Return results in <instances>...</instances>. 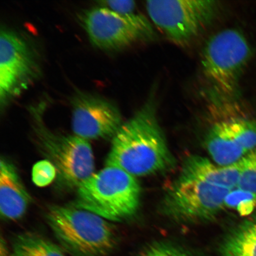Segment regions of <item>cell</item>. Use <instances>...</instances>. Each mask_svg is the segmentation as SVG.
<instances>
[{
  "label": "cell",
  "instance_id": "3957f363",
  "mask_svg": "<svg viewBox=\"0 0 256 256\" xmlns=\"http://www.w3.org/2000/svg\"><path fill=\"white\" fill-rule=\"evenodd\" d=\"M140 196L136 178L119 168L106 166L76 188L71 204L112 222H120L137 212Z\"/></svg>",
  "mask_w": 256,
  "mask_h": 256
},
{
  "label": "cell",
  "instance_id": "ba28073f",
  "mask_svg": "<svg viewBox=\"0 0 256 256\" xmlns=\"http://www.w3.org/2000/svg\"><path fill=\"white\" fill-rule=\"evenodd\" d=\"M231 191L182 174L166 194L163 207L167 215L178 222H207L225 207Z\"/></svg>",
  "mask_w": 256,
  "mask_h": 256
},
{
  "label": "cell",
  "instance_id": "ac0fdd59",
  "mask_svg": "<svg viewBox=\"0 0 256 256\" xmlns=\"http://www.w3.org/2000/svg\"><path fill=\"white\" fill-rule=\"evenodd\" d=\"M224 206L236 209L242 216L248 215L256 206V196L236 188L230 192Z\"/></svg>",
  "mask_w": 256,
  "mask_h": 256
},
{
  "label": "cell",
  "instance_id": "6da1fadb",
  "mask_svg": "<svg viewBox=\"0 0 256 256\" xmlns=\"http://www.w3.org/2000/svg\"><path fill=\"white\" fill-rule=\"evenodd\" d=\"M152 102H148L122 124L112 140L106 166H115L134 177L170 168L174 160Z\"/></svg>",
  "mask_w": 256,
  "mask_h": 256
},
{
  "label": "cell",
  "instance_id": "5bb4252c",
  "mask_svg": "<svg viewBox=\"0 0 256 256\" xmlns=\"http://www.w3.org/2000/svg\"><path fill=\"white\" fill-rule=\"evenodd\" d=\"M222 256H256V215L240 224L224 240Z\"/></svg>",
  "mask_w": 256,
  "mask_h": 256
},
{
  "label": "cell",
  "instance_id": "7c38bea8",
  "mask_svg": "<svg viewBox=\"0 0 256 256\" xmlns=\"http://www.w3.org/2000/svg\"><path fill=\"white\" fill-rule=\"evenodd\" d=\"M242 159L232 165L220 166L202 156H190L184 162L182 174L232 190L238 184Z\"/></svg>",
  "mask_w": 256,
  "mask_h": 256
},
{
  "label": "cell",
  "instance_id": "e0dca14e",
  "mask_svg": "<svg viewBox=\"0 0 256 256\" xmlns=\"http://www.w3.org/2000/svg\"><path fill=\"white\" fill-rule=\"evenodd\" d=\"M242 163L238 188L256 196V148L242 158Z\"/></svg>",
  "mask_w": 256,
  "mask_h": 256
},
{
  "label": "cell",
  "instance_id": "277c9868",
  "mask_svg": "<svg viewBox=\"0 0 256 256\" xmlns=\"http://www.w3.org/2000/svg\"><path fill=\"white\" fill-rule=\"evenodd\" d=\"M251 55L244 35L234 28L218 32L208 40L202 54V72L216 98L228 103L238 98Z\"/></svg>",
  "mask_w": 256,
  "mask_h": 256
},
{
  "label": "cell",
  "instance_id": "30bf717a",
  "mask_svg": "<svg viewBox=\"0 0 256 256\" xmlns=\"http://www.w3.org/2000/svg\"><path fill=\"white\" fill-rule=\"evenodd\" d=\"M72 107L74 134L88 140H112L124 124L119 108L101 96L78 92Z\"/></svg>",
  "mask_w": 256,
  "mask_h": 256
},
{
  "label": "cell",
  "instance_id": "5b68a950",
  "mask_svg": "<svg viewBox=\"0 0 256 256\" xmlns=\"http://www.w3.org/2000/svg\"><path fill=\"white\" fill-rule=\"evenodd\" d=\"M44 104L32 106L30 112L34 130L44 154L55 168L62 187L78 188L94 174V156L89 140L74 135L52 132L44 123Z\"/></svg>",
  "mask_w": 256,
  "mask_h": 256
},
{
  "label": "cell",
  "instance_id": "44dd1931",
  "mask_svg": "<svg viewBox=\"0 0 256 256\" xmlns=\"http://www.w3.org/2000/svg\"><path fill=\"white\" fill-rule=\"evenodd\" d=\"M98 6L106 8L110 10L123 15L136 14L135 2L130 0H106L98 2Z\"/></svg>",
  "mask_w": 256,
  "mask_h": 256
},
{
  "label": "cell",
  "instance_id": "7a4b0ae2",
  "mask_svg": "<svg viewBox=\"0 0 256 256\" xmlns=\"http://www.w3.org/2000/svg\"><path fill=\"white\" fill-rule=\"evenodd\" d=\"M46 220L60 244L73 256H108L116 247L114 224L90 211L72 204L53 206Z\"/></svg>",
  "mask_w": 256,
  "mask_h": 256
},
{
  "label": "cell",
  "instance_id": "d6986e66",
  "mask_svg": "<svg viewBox=\"0 0 256 256\" xmlns=\"http://www.w3.org/2000/svg\"><path fill=\"white\" fill-rule=\"evenodd\" d=\"M139 256H195L179 246L166 242H156L150 245Z\"/></svg>",
  "mask_w": 256,
  "mask_h": 256
},
{
  "label": "cell",
  "instance_id": "8fae6325",
  "mask_svg": "<svg viewBox=\"0 0 256 256\" xmlns=\"http://www.w3.org/2000/svg\"><path fill=\"white\" fill-rule=\"evenodd\" d=\"M31 198L17 169L7 158L0 161V212L2 218L15 220L23 217Z\"/></svg>",
  "mask_w": 256,
  "mask_h": 256
},
{
  "label": "cell",
  "instance_id": "4fadbf2b",
  "mask_svg": "<svg viewBox=\"0 0 256 256\" xmlns=\"http://www.w3.org/2000/svg\"><path fill=\"white\" fill-rule=\"evenodd\" d=\"M206 144L211 158L220 166L234 164L248 154L234 136L227 120L214 123L208 131Z\"/></svg>",
  "mask_w": 256,
  "mask_h": 256
},
{
  "label": "cell",
  "instance_id": "9a60e30c",
  "mask_svg": "<svg viewBox=\"0 0 256 256\" xmlns=\"http://www.w3.org/2000/svg\"><path fill=\"white\" fill-rule=\"evenodd\" d=\"M10 256H66L55 243L33 232H25L16 236Z\"/></svg>",
  "mask_w": 256,
  "mask_h": 256
},
{
  "label": "cell",
  "instance_id": "8992f818",
  "mask_svg": "<svg viewBox=\"0 0 256 256\" xmlns=\"http://www.w3.org/2000/svg\"><path fill=\"white\" fill-rule=\"evenodd\" d=\"M146 6L153 23L179 46L197 37L212 23L220 10L218 2L210 0H155Z\"/></svg>",
  "mask_w": 256,
  "mask_h": 256
},
{
  "label": "cell",
  "instance_id": "2e32d148",
  "mask_svg": "<svg viewBox=\"0 0 256 256\" xmlns=\"http://www.w3.org/2000/svg\"><path fill=\"white\" fill-rule=\"evenodd\" d=\"M230 130L248 154L256 148V121L244 118L226 119Z\"/></svg>",
  "mask_w": 256,
  "mask_h": 256
},
{
  "label": "cell",
  "instance_id": "ffe728a7",
  "mask_svg": "<svg viewBox=\"0 0 256 256\" xmlns=\"http://www.w3.org/2000/svg\"><path fill=\"white\" fill-rule=\"evenodd\" d=\"M33 180L38 186H44L50 184L56 176L55 168L49 161L37 163L33 168Z\"/></svg>",
  "mask_w": 256,
  "mask_h": 256
},
{
  "label": "cell",
  "instance_id": "9c48e42d",
  "mask_svg": "<svg viewBox=\"0 0 256 256\" xmlns=\"http://www.w3.org/2000/svg\"><path fill=\"white\" fill-rule=\"evenodd\" d=\"M33 48L22 35L8 28L0 32V104L5 107L40 76Z\"/></svg>",
  "mask_w": 256,
  "mask_h": 256
},
{
  "label": "cell",
  "instance_id": "52a82bcc",
  "mask_svg": "<svg viewBox=\"0 0 256 256\" xmlns=\"http://www.w3.org/2000/svg\"><path fill=\"white\" fill-rule=\"evenodd\" d=\"M79 18L91 43L100 50L123 49L154 34L143 15L120 14L102 6L83 12Z\"/></svg>",
  "mask_w": 256,
  "mask_h": 256
}]
</instances>
